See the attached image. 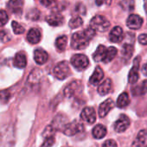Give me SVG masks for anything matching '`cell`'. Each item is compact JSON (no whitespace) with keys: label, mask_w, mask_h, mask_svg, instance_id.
I'll return each mask as SVG.
<instances>
[{"label":"cell","mask_w":147,"mask_h":147,"mask_svg":"<svg viewBox=\"0 0 147 147\" xmlns=\"http://www.w3.org/2000/svg\"><path fill=\"white\" fill-rule=\"evenodd\" d=\"M94 35L95 30L91 27L87 28L85 30L74 33L71 39V47L77 50L84 49L88 47L90 40L94 36Z\"/></svg>","instance_id":"cell-1"},{"label":"cell","mask_w":147,"mask_h":147,"mask_svg":"<svg viewBox=\"0 0 147 147\" xmlns=\"http://www.w3.org/2000/svg\"><path fill=\"white\" fill-rule=\"evenodd\" d=\"M90 27L93 28L95 32H106L110 28V22L101 15L94 16L90 21Z\"/></svg>","instance_id":"cell-2"},{"label":"cell","mask_w":147,"mask_h":147,"mask_svg":"<svg viewBox=\"0 0 147 147\" xmlns=\"http://www.w3.org/2000/svg\"><path fill=\"white\" fill-rule=\"evenodd\" d=\"M54 76L58 80H65L67 79L70 75V67L67 61H61L59 62L53 69Z\"/></svg>","instance_id":"cell-3"},{"label":"cell","mask_w":147,"mask_h":147,"mask_svg":"<svg viewBox=\"0 0 147 147\" xmlns=\"http://www.w3.org/2000/svg\"><path fill=\"white\" fill-rule=\"evenodd\" d=\"M70 62L74 67L80 71L87 68L89 65L88 58L85 55H82V54H78V55H75L74 56H72Z\"/></svg>","instance_id":"cell-4"},{"label":"cell","mask_w":147,"mask_h":147,"mask_svg":"<svg viewBox=\"0 0 147 147\" xmlns=\"http://www.w3.org/2000/svg\"><path fill=\"white\" fill-rule=\"evenodd\" d=\"M84 131V126L82 123L76 120L71 123H67L62 129V131L67 136H74Z\"/></svg>","instance_id":"cell-5"},{"label":"cell","mask_w":147,"mask_h":147,"mask_svg":"<svg viewBox=\"0 0 147 147\" xmlns=\"http://www.w3.org/2000/svg\"><path fill=\"white\" fill-rule=\"evenodd\" d=\"M140 57L137 56L133 61V65L128 74V82L130 84H135L139 77V63H140Z\"/></svg>","instance_id":"cell-6"},{"label":"cell","mask_w":147,"mask_h":147,"mask_svg":"<svg viewBox=\"0 0 147 147\" xmlns=\"http://www.w3.org/2000/svg\"><path fill=\"white\" fill-rule=\"evenodd\" d=\"M133 42H134V39L131 40V42H128L126 41L124 44H123V47H122V50H121V56H122V61L126 63L132 56V54H133Z\"/></svg>","instance_id":"cell-7"},{"label":"cell","mask_w":147,"mask_h":147,"mask_svg":"<svg viewBox=\"0 0 147 147\" xmlns=\"http://www.w3.org/2000/svg\"><path fill=\"white\" fill-rule=\"evenodd\" d=\"M143 24V18L136 14H131L126 20V26L131 30H139Z\"/></svg>","instance_id":"cell-8"},{"label":"cell","mask_w":147,"mask_h":147,"mask_svg":"<svg viewBox=\"0 0 147 147\" xmlns=\"http://www.w3.org/2000/svg\"><path fill=\"white\" fill-rule=\"evenodd\" d=\"M129 125H130L129 118L125 114H121L114 124V130L116 132H123L127 130Z\"/></svg>","instance_id":"cell-9"},{"label":"cell","mask_w":147,"mask_h":147,"mask_svg":"<svg viewBox=\"0 0 147 147\" xmlns=\"http://www.w3.org/2000/svg\"><path fill=\"white\" fill-rule=\"evenodd\" d=\"M81 118L83 121L88 123V124H93L96 120V113L95 110L93 107H85L82 113H81Z\"/></svg>","instance_id":"cell-10"},{"label":"cell","mask_w":147,"mask_h":147,"mask_svg":"<svg viewBox=\"0 0 147 147\" xmlns=\"http://www.w3.org/2000/svg\"><path fill=\"white\" fill-rule=\"evenodd\" d=\"M115 104L112 99H107L103 101L99 107V115L100 118H104L107 115V113L114 107Z\"/></svg>","instance_id":"cell-11"},{"label":"cell","mask_w":147,"mask_h":147,"mask_svg":"<svg viewBox=\"0 0 147 147\" xmlns=\"http://www.w3.org/2000/svg\"><path fill=\"white\" fill-rule=\"evenodd\" d=\"M81 90V82L78 81H74L69 83L64 89V94L66 97H72L76 95L78 91Z\"/></svg>","instance_id":"cell-12"},{"label":"cell","mask_w":147,"mask_h":147,"mask_svg":"<svg viewBox=\"0 0 147 147\" xmlns=\"http://www.w3.org/2000/svg\"><path fill=\"white\" fill-rule=\"evenodd\" d=\"M147 144V130H141L134 139L131 147H145Z\"/></svg>","instance_id":"cell-13"},{"label":"cell","mask_w":147,"mask_h":147,"mask_svg":"<svg viewBox=\"0 0 147 147\" xmlns=\"http://www.w3.org/2000/svg\"><path fill=\"white\" fill-rule=\"evenodd\" d=\"M124 38V36H123V30L121 27L119 26H115L111 31H110V34H109V40L112 42H114V43H119Z\"/></svg>","instance_id":"cell-14"},{"label":"cell","mask_w":147,"mask_h":147,"mask_svg":"<svg viewBox=\"0 0 147 147\" xmlns=\"http://www.w3.org/2000/svg\"><path fill=\"white\" fill-rule=\"evenodd\" d=\"M23 5L24 1L23 0H10L7 6L9 10L17 15H20L23 12Z\"/></svg>","instance_id":"cell-15"},{"label":"cell","mask_w":147,"mask_h":147,"mask_svg":"<svg viewBox=\"0 0 147 147\" xmlns=\"http://www.w3.org/2000/svg\"><path fill=\"white\" fill-rule=\"evenodd\" d=\"M34 60L38 65H43L48 61L49 55L45 50L42 49H37L34 52Z\"/></svg>","instance_id":"cell-16"},{"label":"cell","mask_w":147,"mask_h":147,"mask_svg":"<svg viewBox=\"0 0 147 147\" xmlns=\"http://www.w3.org/2000/svg\"><path fill=\"white\" fill-rule=\"evenodd\" d=\"M46 21L50 26L57 27V26H60L63 24L64 18L59 13H53V14H50L49 16H48L46 18Z\"/></svg>","instance_id":"cell-17"},{"label":"cell","mask_w":147,"mask_h":147,"mask_svg":"<svg viewBox=\"0 0 147 147\" xmlns=\"http://www.w3.org/2000/svg\"><path fill=\"white\" fill-rule=\"evenodd\" d=\"M41 39H42V34L38 29L32 28L29 30L27 34V40L29 41V42H30L31 44H36L41 41Z\"/></svg>","instance_id":"cell-18"},{"label":"cell","mask_w":147,"mask_h":147,"mask_svg":"<svg viewBox=\"0 0 147 147\" xmlns=\"http://www.w3.org/2000/svg\"><path fill=\"white\" fill-rule=\"evenodd\" d=\"M104 78V72L102 70V68L100 67H96L94 72L93 73V75L90 77L89 82L93 85V86H97L98 84H100V82H101V80Z\"/></svg>","instance_id":"cell-19"},{"label":"cell","mask_w":147,"mask_h":147,"mask_svg":"<svg viewBox=\"0 0 147 147\" xmlns=\"http://www.w3.org/2000/svg\"><path fill=\"white\" fill-rule=\"evenodd\" d=\"M112 87H113L112 80L109 79V78L106 79L98 87V93H99V94L101 95V96L108 94L111 92V90H112Z\"/></svg>","instance_id":"cell-20"},{"label":"cell","mask_w":147,"mask_h":147,"mask_svg":"<svg viewBox=\"0 0 147 147\" xmlns=\"http://www.w3.org/2000/svg\"><path fill=\"white\" fill-rule=\"evenodd\" d=\"M13 63H14V66L18 68H20V69L24 68L27 65V58H26L24 53H23V52L17 53L14 57Z\"/></svg>","instance_id":"cell-21"},{"label":"cell","mask_w":147,"mask_h":147,"mask_svg":"<svg viewBox=\"0 0 147 147\" xmlns=\"http://www.w3.org/2000/svg\"><path fill=\"white\" fill-rule=\"evenodd\" d=\"M131 94L133 96H141L147 94V80L143 81L139 85H137L131 88Z\"/></svg>","instance_id":"cell-22"},{"label":"cell","mask_w":147,"mask_h":147,"mask_svg":"<svg viewBox=\"0 0 147 147\" xmlns=\"http://www.w3.org/2000/svg\"><path fill=\"white\" fill-rule=\"evenodd\" d=\"M107 128L103 125H97L94 127L93 129V136L94 138H97V139H100V138H103L106 135H107Z\"/></svg>","instance_id":"cell-23"},{"label":"cell","mask_w":147,"mask_h":147,"mask_svg":"<svg viewBox=\"0 0 147 147\" xmlns=\"http://www.w3.org/2000/svg\"><path fill=\"white\" fill-rule=\"evenodd\" d=\"M106 53H107V48L104 45H99L96 51L93 55V59L96 62L102 61L105 58Z\"/></svg>","instance_id":"cell-24"},{"label":"cell","mask_w":147,"mask_h":147,"mask_svg":"<svg viewBox=\"0 0 147 147\" xmlns=\"http://www.w3.org/2000/svg\"><path fill=\"white\" fill-rule=\"evenodd\" d=\"M41 78H42V73L40 69H34L30 73V75L28 78V82L30 83V85H36L40 82Z\"/></svg>","instance_id":"cell-25"},{"label":"cell","mask_w":147,"mask_h":147,"mask_svg":"<svg viewBox=\"0 0 147 147\" xmlns=\"http://www.w3.org/2000/svg\"><path fill=\"white\" fill-rule=\"evenodd\" d=\"M129 103H130V100H129L128 94L124 92L118 97L116 105L119 108H124V107H127L129 105Z\"/></svg>","instance_id":"cell-26"},{"label":"cell","mask_w":147,"mask_h":147,"mask_svg":"<svg viewBox=\"0 0 147 147\" xmlns=\"http://www.w3.org/2000/svg\"><path fill=\"white\" fill-rule=\"evenodd\" d=\"M65 121H66V118L63 117L62 115H59V116H57V117L55 118V119L53 120L51 125L53 126V128L55 130H58L59 128L63 129V127L67 124Z\"/></svg>","instance_id":"cell-27"},{"label":"cell","mask_w":147,"mask_h":147,"mask_svg":"<svg viewBox=\"0 0 147 147\" xmlns=\"http://www.w3.org/2000/svg\"><path fill=\"white\" fill-rule=\"evenodd\" d=\"M117 53H118V50L116 48L109 47L108 49H107V53H106L105 58L102 61L104 63H108V62L112 61L114 59V57L117 55Z\"/></svg>","instance_id":"cell-28"},{"label":"cell","mask_w":147,"mask_h":147,"mask_svg":"<svg viewBox=\"0 0 147 147\" xmlns=\"http://www.w3.org/2000/svg\"><path fill=\"white\" fill-rule=\"evenodd\" d=\"M67 44V37L66 36H61L55 40V46L59 51H63Z\"/></svg>","instance_id":"cell-29"},{"label":"cell","mask_w":147,"mask_h":147,"mask_svg":"<svg viewBox=\"0 0 147 147\" xmlns=\"http://www.w3.org/2000/svg\"><path fill=\"white\" fill-rule=\"evenodd\" d=\"M120 7L125 11H131L134 10L135 2L134 0H121L119 3Z\"/></svg>","instance_id":"cell-30"},{"label":"cell","mask_w":147,"mask_h":147,"mask_svg":"<svg viewBox=\"0 0 147 147\" xmlns=\"http://www.w3.org/2000/svg\"><path fill=\"white\" fill-rule=\"evenodd\" d=\"M82 24H83V20L80 17H75V18H71L68 23V25H69L70 29H72V30L77 29V28L81 27Z\"/></svg>","instance_id":"cell-31"},{"label":"cell","mask_w":147,"mask_h":147,"mask_svg":"<svg viewBox=\"0 0 147 147\" xmlns=\"http://www.w3.org/2000/svg\"><path fill=\"white\" fill-rule=\"evenodd\" d=\"M11 26H12L13 31L16 35H20L24 32V28L21 24H19L17 21H13L11 23Z\"/></svg>","instance_id":"cell-32"},{"label":"cell","mask_w":147,"mask_h":147,"mask_svg":"<svg viewBox=\"0 0 147 147\" xmlns=\"http://www.w3.org/2000/svg\"><path fill=\"white\" fill-rule=\"evenodd\" d=\"M8 20H9V17L7 12L4 10H0V27L5 25Z\"/></svg>","instance_id":"cell-33"},{"label":"cell","mask_w":147,"mask_h":147,"mask_svg":"<svg viewBox=\"0 0 147 147\" xmlns=\"http://www.w3.org/2000/svg\"><path fill=\"white\" fill-rule=\"evenodd\" d=\"M55 143V138L54 136H49V137H46L44 138V141L42 143V144L41 145V147H51Z\"/></svg>","instance_id":"cell-34"},{"label":"cell","mask_w":147,"mask_h":147,"mask_svg":"<svg viewBox=\"0 0 147 147\" xmlns=\"http://www.w3.org/2000/svg\"><path fill=\"white\" fill-rule=\"evenodd\" d=\"M11 97L10 93L8 92V90H2L0 91V100L3 102H7L9 100Z\"/></svg>","instance_id":"cell-35"},{"label":"cell","mask_w":147,"mask_h":147,"mask_svg":"<svg viewBox=\"0 0 147 147\" xmlns=\"http://www.w3.org/2000/svg\"><path fill=\"white\" fill-rule=\"evenodd\" d=\"M40 3L43 6H45L47 8H50V7H53L55 5L56 0H40Z\"/></svg>","instance_id":"cell-36"},{"label":"cell","mask_w":147,"mask_h":147,"mask_svg":"<svg viewBox=\"0 0 147 147\" xmlns=\"http://www.w3.org/2000/svg\"><path fill=\"white\" fill-rule=\"evenodd\" d=\"M10 39L11 37L5 30H0V40L3 42H7L8 41H10Z\"/></svg>","instance_id":"cell-37"},{"label":"cell","mask_w":147,"mask_h":147,"mask_svg":"<svg viewBox=\"0 0 147 147\" xmlns=\"http://www.w3.org/2000/svg\"><path fill=\"white\" fill-rule=\"evenodd\" d=\"M102 147H118V145L113 139H108L103 144Z\"/></svg>","instance_id":"cell-38"},{"label":"cell","mask_w":147,"mask_h":147,"mask_svg":"<svg viewBox=\"0 0 147 147\" xmlns=\"http://www.w3.org/2000/svg\"><path fill=\"white\" fill-rule=\"evenodd\" d=\"M138 42L142 45H147V34H141L138 38Z\"/></svg>","instance_id":"cell-39"},{"label":"cell","mask_w":147,"mask_h":147,"mask_svg":"<svg viewBox=\"0 0 147 147\" xmlns=\"http://www.w3.org/2000/svg\"><path fill=\"white\" fill-rule=\"evenodd\" d=\"M142 73H143V75L147 76V62L143 66V68H142Z\"/></svg>","instance_id":"cell-40"},{"label":"cell","mask_w":147,"mask_h":147,"mask_svg":"<svg viewBox=\"0 0 147 147\" xmlns=\"http://www.w3.org/2000/svg\"><path fill=\"white\" fill-rule=\"evenodd\" d=\"M144 9L145 13L147 14V0H144Z\"/></svg>","instance_id":"cell-41"},{"label":"cell","mask_w":147,"mask_h":147,"mask_svg":"<svg viewBox=\"0 0 147 147\" xmlns=\"http://www.w3.org/2000/svg\"><path fill=\"white\" fill-rule=\"evenodd\" d=\"M103 1H104L107 5H110L111 3H112V0H103Z\"/></svg>","instance_id":"cell-42"}]
</instances>
